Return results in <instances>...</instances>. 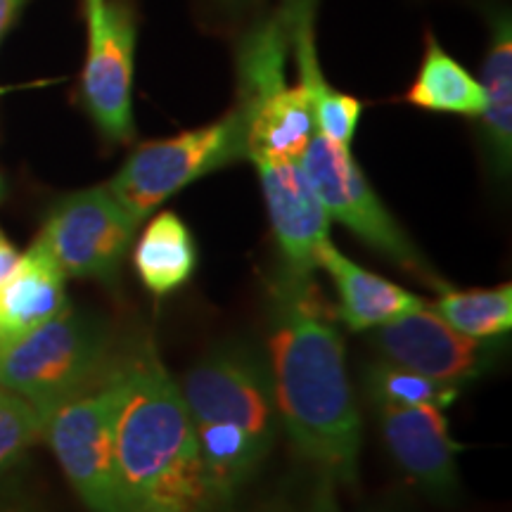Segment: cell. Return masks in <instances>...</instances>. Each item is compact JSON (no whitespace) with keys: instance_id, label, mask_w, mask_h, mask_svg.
<instances>
[{"instance_id":"3","label":"cell","mask_w":512,"mask_h":512,"mask_svg":"<svg viewBox=\"0 0 512 512\" xmlns=\"http://www.w3.org/2000/svg\"><path fill=\"white\" fill-rule=\"evenodd\" d=\"M112 332L100 318L69 306L0 351V387L29 401L43 420L88 392L114 368Z\"/></svg>"},{"instance_id":"17","label":"cell","mask_w":512,"mask_h":512,"mask_svg":"<svg viewBox=\"0 0 512 512\" xmlns=\"http://www.w3.org/2000/svg\"><path fill=\"white\" fill-rule=\"evenodd\" d=\"M197 261V242L174 211L157 214L133 247V268L138 280L157 299L181 290L197 271Z\"/></svg>"},{"instance_id":"1","label":"cell","mask_w":512,"mask_h":512,"mask_svg":"<svg viewBox=\"0 0 512 512\" xmlns=\"http://www.w3.org/2000/svg\"><path fill=\"white\" fill-rule=\"evenodd\" d=\"M271 384L280 425L328 479L354 484L363 420L347 373V354L313 278L280 271L271 290Z\"/></svg>"},{"instance_id":"25","label":"cell","mask_w":512,"mask_h":512,"mask_svg":"<svg viewBox=\"0 0 512 512\" xmlns=\"http://www.w3.org/2000/svg\"><path fill=\"white\" fill-rule=\"evenodd\" d=\"M252 512H294L292 508H287V505H264V508L259 510H252ZM311 512H320V496H316V503H313Z\"/></svg>"},{"instance_id":"6","label":"cell","mask_w":512,"mask_h":512,"mask_svg":"<svg viewBox=\"0 0 512 512\" xmlns=\"http://www.w3.org/2000/svg\"><path fill=\"white\" fill-rule=\"evenodd\" d=\"M121 392V363H114L105 380L55 408L43 425L64 477L91 512H124L114 460Z\"/></svg>"},{"instance_id":"8","label":"cell","mask_w":512,"mask_h":512,"mask_svg":"<svg viewBox=\"0 0 512 512\" xmlns=\"http://www.w3.org/2000/svg\"><path fill=\"white\" fill-rule=\"evenodd\" d=\"M299 162L318 200L328 211L330 221L347 226L358 240L373 247L384 259L394 261L420 278L432 280L425 256L377 197L373 185L368 183L361 166L351 155V147L337 145L316 133Z\"/></svg>"},{"instance_id":"13","label":"cell","mask_w":512,"mask_h":512,"mask_svg":"<svg viewBox=\"0 0 512 512\" xmlns=\"http://www.w3.org/2000/svg\"><path fill=\"white\" fill-rule=\"evenodd\" d=\"M380 427L394 463L415 486L441 503L458 496L460 446L453 441L441 408H380Z\"/></svg>"},{"instance_id":"19","label":"cell","mask_w":512,"mask_h":512,"mask_svg":"<svg viewBox=\"0 0 512 512\" xmlns=\"http://www.w3.org/2000/svg\"><path fill=\"white\" fill-rule=\"evenodd\" d=\"M406 100L420 110L482 117L486 98L482 81H477L463 64L453 60L437 41L427 43L425 60L415 76Z\"/></svg>"},{"instance_id":"16","label":"cell","mask_w":512,"mask_h":512,"mask_svg":"<svg viewBox=\"0 0 512 512\" xmlns=\"http://www.w3.org/2000/svg\"><path fill=\"white\" fill-rule=\"evenodd\" d=\"M313 5L316 0H285L283 10L287 15V29H290V48L297 60L299 86L304 88L306 98L311 102L316 131L323 138L337 145L351 147L361 119V100L339 93L325 81L320 69L316 41H313Z\"/></svg>"},{"instance_id":"4","label":"cell","mask_w":512,"mask_h":512,"mask_svg":"<svg viewBox=\"0 0 512 512\" xmlns=\"http://www.w3.org/2000/svg\"><path fill=\"white\" fill-rule=\"evenodd\" d=\"M290 29L285 10L249 31L238 48L240 112L247 128V159H299L316 136L304 88L287 83Z\"/></svg>"},{"instance_id":"21","label":"cell","mask_w":512,"mask_h":512,"mask_svg":"<svg viewBox=\"0 0 512 512\" xmlns=\"http://www.w3.org/2000/svg\"><path fill=\"white\" fill-rule=\"evenodd\" d=\"M366 389L377 408L434 406L446 411L458 399L460 389L448 387L413 370L382 361L366 370Z\"/></svg>"},{"instance_id":"9","label":"cell","mask_w":512,"mask_h":512,"mask_svg":"<svg viewBox=\"0 0 512 512\" xmlns=\"http://www.w3.org/2000/svg\"><path fill=\"white\" fill-rule=\"evenodd\" d=\"M88 55L81 98L98 131L112 143H128L133 128V55L136 17L121 0H86Z\"/></svg>"},{"instance_id":"14","label":"cell","mask_w":512,"mask_h":512,"mask_svg":"<svg viewBox=\"0 0 512 512\" xmlns=\"http://www.w3.org/2000/svg\"><path fill=\"white\" fill-rule=\"evenodd\" d=\"M69 309L67 275L53 254L34 240L0 285V351L12 347Z\"/></svg>"},{"instance_id":"20","label":"cell","mask_w":512,"mask_h":512,"mask_svg":"<svg viewBox=\"0 0 512 512\" xmlns=\"http://www.w3.org/2000/svg\"><path fill=\"white\" fill-rule=\"evenodd\" d=\"M432 311L460 335L501 339L512 330V285L489 290H441Z\"/></svg>"},{"instance_id":"24","label":"cell","mask_w":512,"mask_h":512,"mask_svg":"<svg viewBox=\"0 0 512 512\" xmlns=\"http://www.w3.org/2000/svg\"><path fill=\"white\" fill-rule=\"evenodd\" d=\"M19 3H22V0H0V36H3L5 29L10 27V22H12V17H15Z\"/></svg>"},{"instance_id":"22","label":"cell","mask_w":512,"mask_h":512,"mask_svg":"<svg viewBox=\"0 0 512 512\" xmlns=\"http://www.w3.org/2000/svg\"><path fill=\"white\" fill-rule=\"evenodd\" d=\"M43 415L22 396L0 387V475L43 437Z\"/></svg>"},{"instance_id":"23","label":"cell","mask_w":512,"mask_h":512,"mask_svg":"<svg viewBox=\"0 0 512 512\" xmlns=\"http://www.w3.org/2000/svg\"><path fill=\"white\" fill-rule=\"evenodd\" d=\"M19 256H22V252H19L15 242L8 238V233L0 228V285H3L17 268Z\"/></svg>"},{"instance_id":"28","label":"cell","mask_w":512,"mask_h":512,"mask_svg":"<svg viewBox=\"0 0 512 512\" xmlns=\"http://www.w3.org/2000/svg\"><path fill=\"white\" fill-rule=\"evenodd\" d=\"M3 195H5V185H3V178H0V200H3Z\"/></svg>"},{"instance_id":"10","label":"cell","mask_w":512,"mask_h":512,"mask_svg":"<svg viewBox=\"0 0 512 512\" xmlns=\"http://www.w3.org/2000/svg\"><path fill=\"white\" fill-rule=\"evenodd\" d=\"M181 387L195 422H230L271 451L278 434L271 373L242 349H221L192 366Z\"/></svg>"},{"instance_id":"12","label":"cell","mask_w":512,"mask_h":512,"mask_svg":"<svg viewBox=\"0 0 512 512\" xmlns=\"http://www.w3.org/2000/svg\"><path fill=\"white\" fill-rule=\"evenodd\" d=\"M259 171L268 219L283 256V273L313 278L318 249L330 242V216L299 159H252Z\"/></svg>"},{"instance_id":"11","label":"cell","mask_w":512,"mask_h":512,"mask_svg":"<svg viewBox=\"0 0 512 512\" xmlns=\"http://www.w3.org/2000/svg\"><path fill=\"white\" fill-rule=\"evenodd\" d=\"M375 330L384 361L458 389L482 377L501 347L498 339L460 335L427 306Z\"/></svg>"},{"instance_id":"7","label":"cell","mask_w":512,"mask_h":512,"mask_svg":"<svg viewBox=\"0 0 512 512\" xmlns=\"http://www.w3.org/2000/svg\"><path fill=\"white\" fill-rule=\"evenodd\" d=\"M138 226L140 221L121 207L107 185H95L57 200L36 240L67 278L117 287Z\"/></svg>"},{"instance_id":"2","label":"cell","mask_w":512,"mask_h":512,"mask_svg":"<svg viewBox=\"0 0 512 512\" xmlns=\"http://www.w3.org/2000/svg\"><path fill=\"white\" fill-rule=\"evenodd\" d=\"M114 460L124 512H219L181 387L155 344L121 363Z\"/></svg>"},{"instance_id":"18","label":"cell","mask_w":512,"mask_h":512,"mask_svg":"<svg viewBox=\"0 0 512 512\" xmlns=\"http://www.w3.org/2000/svg\"><path fill=\"white\" fill-rule=\"evenodd\" d=\"M484 143L498 176L510 174L512 164V27L508 17L494 24L489 55L484 62Z\"/></svg>"},{"instance_id":"15","label":"cell","mask_w":512,"mask_h":512,"mask_svg":"<svg viewBox=\"0 0 512 512\" xmlns=\"http://www.w3.org/2000/svg\"><path fill=\"white\" fill-rule=\"evenodd\" d=\"M316 266L323 268L335 283L339 297L337 313L354 332L375 330L425 306L420 297L403 290L401 285L358 266L339 252L332 240L318 249Z\"/></svg>"},{"instance_id":"5","label":"cell","mask_w":512,"mask_h":512,"mask_svg":"<svg viewBox=\"0 0 512 512\" xmlns=\"http://www.w3.org/2000/svg\"><path fill=\"white\" fill-rule=\"evenodd\" d=\"M240 159H247V128L235 107L214 124L138 145L107 190L143 223L176 192Z\"/></svg>"},{"instance_id":"27","label":"cell","mask_w":512,"mask_h":512,"mask_svg":"<svg viewBox=\"0 0 512 512\" xmlns=\"http://www.w3.org/2000/svg\"><path fill=\"white\" fill-rule=\"evenodd\" d=\"M0 512H31L27 505H5V508H0Z\"/></svg>"},{"instance_id":"26","label":"cell","mask_w":512,"mask_h":512,"mask_svg":"<svg viewBox=\"0 0 512 512\" xmlns=\"http://www.w3.org/2000/svg\"><path fill=\"white\" fill-rule=\"evenodd\" d=\"M320 512H337V505L332 501L330 491H323V494H320Z\"/></svg>"}]
</instances>
